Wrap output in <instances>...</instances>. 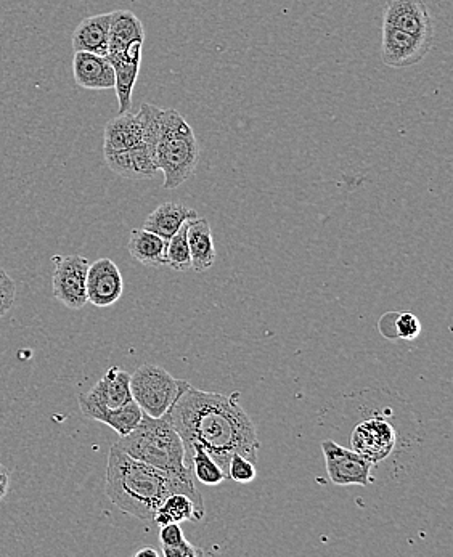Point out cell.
Returning <instances> with one entry per match:
<instances>
[{
  "label": "cell",
  "mask_w": 453,
  "mask_h": 557,
  "mask_svg": "<svg viewBox=\"0 0 453 557\" xmlns=\"http://www.w3.org/2000/svg\"><path fill=\"white\" fill-rule=\"evenodd\" d=\"M240 397V392L217 394L195 389L187 383L169 411L185 452L193 445L205 448L227 479L233 453H240L256 463L261 448L256 426L241 407Z\"/></svg>",
  "instance_id": "1"
},
{
  "label": "cell",
  "mask_w": 453,
  "mask_h": 557,
  "mask_svg": "<svg viewBox=\"0 0 453 557\" xmlns=\"http://www.w3.org/2000/svg\"><path fill=\"white\" fill-rule=\"evenodd\" d=\"M107 497L123 513L153 524L156 511L171 493H185L198 505L205 506L196 485L172 479L160 469L135 460L113 445L108 455Z\"/></svg>",
  "instance_id": "2"
},
{
  "label": "cell",
  "mask_w": 453,
  "mask_h": 557,
  "mask_svg": "<svg viewBox=\"0 0 453 557\" xmlns=\"http://www.w3.org/2000/svg\"><path fill=\"white\" fill-rule=\"evenodd\" d=\"M115 445L135 460L160 469L172 479L196 485L184 442L176 427L172 426L169 413L161 418H151L143 413L134 431L119 437Z\"/></svg>",
  "instance_id": "3"
},
{
  "label": "cell",
  "mask_w": 453,
  "mask_h": 557,
  "mask_svg": "<svg viewBox=\"0 0 453 557\" xmlns=\"http://www.w3.org/2000/svg\"><path fill=\"white\" fill-rule=\"evenodd\" d=\"M155 159L158 171L164 174L166 190H176L195 174L200 145L192 126L179 111L161 108Z\"/></svg>",
  "instance_id": "4"
},
{
  "label": "cell",
  "mask_w": 453,
  "mask_h": 557,
  "mask_svg": "<svg viewBox=\"0 0 453 557\" xmlns=\"http://www.w3.org/2000/svg\"><path fill=\"white\" fill-rule=\"evenodd\" d=\"M187 381L176 379L161 366L147 363L131 375L132 399L151 418L168 415Z\"/></svg>",
  "instance_id": "5"
},
{
  "label": "cell",
  "mask_w": 453,
  "mask_h": 557,
  "mask_svg": "<svg viewBox=\"0 0 453 557\" xmlns=\"http://www.w3.org/2000/svg\"><path fill=\"white\" fill-rule=\"evenodd\" d=\"M351 450L364 456L373 466L388 460L400 448V431L396 429L389 416L376 415L360 419L352 427Z\"/></svg>",
  "instance_id": "6"
},
{
  "label": "cell",
  "mask_w": 453,
  "mask_h": 557,
  "mask_svg": "<svg viewBox=\"0 0 453 557\" xmlns=\"http://www.w3.org/2000/svg\"><path fill=\"white\" fill-rule=\"evenodd\" d=\"M54 278L52 293L55 299L71 310H79L87 304V270L89 259L71 254V256H54Z\"/></svg>",
  "instance_id": "7"
},
{
  "label": "cell",
  "mask_w": 453,
  "mask_h": 557,
  "mask_svg": "<svg viewBox=\"0 0 453 557\" xmlns=\"http://www.w3.org/2000/svg\"><path fill=\"white\" fill-rule=\"evenodd\" d=\"M323 458H325V468L331 482L339 487L347 485H360L367 487L373 484V466L370 461L365 460L364 456L354 452L351 448L339 445L335 440H323Z\"/></svg>",
  "instance_id": "8"
},
{
  "label": "cell",
  "mask_w": 453,
  "mask_h": 557,
  "mask_svg": "<svg viewBox=\"0 0 453 557\" xmlns=\"http://www.w3.org/2000/svg\"><path fill=\"white\" fill-rule=\"evenodd\" d=\"M383 26L400 29L423 41H434V25L425 0H386Z\"/></svg>",
  "instance_id": "9"
},
{
  "label": "cell",
  "mask_w": 453,
  "mask_h": 557,
  "mask_svg": "<svg viewBox=\"0 0 453 557\" xmlns=\"http://www.w3.org/2000/svg\"><path fill=\"white\" fill-rule=\"evenodd\" d=\"M433 42L423 41L413 34L400 29L383 26L381 39V60L391 68H409L428 57Z\"/></svg>",
  "instance_id": "10"
},
{
  "label": "cell",
  "mask_w": 453,
  "mask_h": 557,
  "mask_svg": "<svg viewBox=\"0 0 453 557\" xmlns=\"http://www.w3.org/2000/svg\"><path fill=\"white\" fill-rule=\"evenodd\" d=\"M79 408H116L131 402V375L119 366H111L103 378L92 389L79 394Z\"/></svg>",
  "instance_id": "11"
},
{
  "label": "cell",
  "mask_w": 453,
  "mask_h": 557,
  "mask_svg": "<svg viewBox=\"0 0 453 557\" xmlns=\"http://www.w3.org/2000/svg\"><path fill=\"white\" fill-rule=\"evenodd\" d=\"M87 302L95 307H110L121 299L124 293L123 275L115 262L103 257L87 270Z\"/></svg>",
  "instance_id": "12"
},
{
  "label": "cell",
  "mask_w": 453,
  "mask_h": 557,
  "mask_svg": "<svg viewBox=\"0 0 453 557\" xmlns=\"http://www.w3.org/2000/svg\"><path fill=\"white\" fill-rule=\"evenodd\" d=\"M143 42H132L123 52L108 55L115 70V90L118 97L119 114L127 113L132 108V94L135 82L139 78L140 61H142Z\"/></svg>",
  "instance_id": "13"
},
{
  "label": "cell",
  "mask_w": 453,
  "mask_h": 557,
  "mask_svg": "<svg viewBox=\"0 0 453 557\" xmlns=\"http://www.w3.org/2000/svg\"><path fill=\"white\" fill-rule=\"evenodd\" d=\"M105 161H107V166L110 167L111 171L121 175L124 179H153L158 172L155 148H151L150 145H145V143L129 148V150L105 153Z\"/></svg>",
  "instance_id": "14"
},
{
  "label": "cell",
  "mask_w": 453,
  "mask_h": 557,
  "mask_svg": "<svg viewBox=\"0 0 453 557\" xmlns=\"http://www.w3.org/2000/svg\"><path fill=\"white\" fill-rule=\"evenodd\" d=\"M74 81L82 89H115V70L110 60L102 55L89 52H74Z\"/></svg>",
  "instance_id": "15"
},
{
  "label": "cell",
  "mask_w": 453,
  "mask_h": 557,
  "mask_svg": "<svg viewBox=\"0 0 453 557\" xmlns=\"http://www.w3.org/2000/svg\"><path fill=\"white\" fill-rule=\"evenodd\" d=\"M143 131H145V119L143 111L139 113H123L116 118L108 121L105 127V137H103V151L113 153V151L129 150L143 143Z\"/></svg>",
  "instance_id": "16"
},
{
  "label": "cell",
  "mask_w": 453,
  "mask_h": 557,
  "mask_svg": "<svg viewBox=\"0 0 453 557\" xmlns=\"http://www.w3.org/2000/svg\"><path fill=\"white\" fill-rule=\"evenodd\" d=\"M111 13L84 18L73 33L74 52H89L95 55H108L110 42Z\"/></svg>",
  "instance_id": "17"
},
{
  "label": "cell",
  "mask_w": 453,
  "mask_h": 557,
  "mask_svg": "<svg viewBox=\"0 0 453 557\" xmlns=\"http://www.w3.org/2000/svg\"><path fill=\"white\" fill-rule=\"evenodd\" d=\"M187 240L192 257V270L203 273L211 269L216 262V246L208 220L200 217L188 220Z\"/></svg>",
  "instance_id": "18"
},
{
  "label": "cell",
  "mask_w": 453,
  "mask_h": 557,
  "mask_svg": "<svg viewBox=\"0 0 453 557\" xmlns=\"http://www.w3.org/2000/svg\"><path fill=\"white\" fill-rule=\"evenodd\" d=\"M196 217H198V214H196L195 209L187 208L184 204L164 203L145 219L143 228L169 241L172 236L179 232V228L185 222L196 219Z\"/></svg>",
  "instance_id": "19"
},
{
  "label": "cell",
  "mask_w": 453,
  "mask_h": 557,
  "mask_svg": "<svg viewBox=\"0 0 453 557\" xmlns=\"http://www.w3.org/2000/svg\"><path fill=\"white\" fill-rule=\"evenodd\" d=\"M129 254L134 257L135 261L147 267H163L168 265V240H164L156 233L148 232L145 228L142 230H134L127 243Z\"/></svg>",
  "instance_id": "20"
},
{
  "label": "cell",
  "mask_w": 453,
  "mask_h": 557,
  "mask_svg": "<svg viewBox=\"0 0 453 557\" xmlns=\"http://www.w3.org/2000/svg\"><path fill=\"white\" fill-rule=\"evenodd\" d=\"M139 41H145V28H143L140 18H137V15L131 10L111 12L108 55L123 52L127 45Z\"/></svg>",
  "instance_id": "21"
},
{
  "label": "cell",
  "mask_w": 453,
  "mask_h": 557,
  "mask_svg": "<svg viewBox=\"0 0 453 557\" xmlns=\"http://www.w3.org/2000/svg\"><path fill=\"white\" fill-rule=\"evenodd\" d=\"M205 517V506L198 505L185 493H171L156 511L153 524H180V522H200Z\"/></svg>",
  "instance_id": "22"
},
{
  "label": "cell",
  "mask_w": 453,
  "mask_h": 557,
  "mask_svg": "<svg viewBox=\"0 0 453 557\" xmlns=\"http://www.w3.org/2000/svg\"><path fill=\"white\" fill-rule=\"evenodd\" d=\"M82 415L86 418L94 419L98 423L107 424L119 437L127 436L134 431L137 424L142 419L143 411L140 410L139 405L135 400L126 403L123 407L110 410V408H86L82 410Z\"/></svg>",
  "instance_id": "23"
},
{
  "label": "cell",
  "mask_w": 453,
  "mask_h": 557,
  "mask_svg": "<svg viewBox=\"0 0 453 557\" xmlns=\"http://www.w3.org/2000/svg\"><path fill=\"white\" fill-rule=\"evenodd\" d=\"M187 458L190 468H192L193 477L200 484L216 487V485H221L222 482L227 480V476H225L221 466L200 445H193V447L188 448Z\"/></svg>",
  "instance_id": "24"
},
{
  "label": "cell",
  "mask_w": 453,
  "mask_h": 557,
  "mask_svg": "<svg viewBox=\"0 0 453 557\" xmlns=\"http://www.w3.org/2000/svg\"><path fill=\"white\" fill-rule=\"evenodd\" d=\"M187 227L188 222H185L179 228V232L168 241V249H166L168 265L171 269L176 270V272L192 270V257H190V248H188Z\"/></svg>",
  "instance_id": "25"
},
{
  "label": "cell",
  "mask_w": 453,
  "mask_h": 557,
  "mask_svg": "<svg viewBox=\"0 0 453 557\" xmlns=\"http://www.w3.org/2000/svg\"><path fill=\"white\" fill-rule=\"evenodd\" d=\"M256 476H258V472H256L253 461H249L246 456L240 455V453H233L230 456L229 479L240 482V484H249L256 479Z\"/></svg>",
  "instance_id": "26"
},
{
  "label": "cell",
  "mask_w": 453,
  "mask_h": 557,
  "mask_svg": "<svg viewBox=\"0 0 453 557\" xmlns=\"http://www.w3.org/2000/svg\"><path fill=\"white\" fill-rule=\"evenodd\" d=\"M394 331H396L397 339L413 341L421 333L420 318L412 312H397L396 318H394Z\"/></svg>",
  "instance_id": "27"
},
{
  "label": "cell",
  "mask_w": 453,
  "mask_h": 557,
  "mask_svg": "<svg viewBox=\"0 0 453 557\" xmlns=\"http://www.w3.org/2000/svg\"><path fill=\"white\" fill-rule=\"evenodd\" d=\"M15 297H17L15 281L0 267V318L9 314V310L15 304Z\"/></svg>",
  "instance_id": "28"
},
{
  "label": "cell",
  "mask_w": 453,
  "mask_h": 557,
  "mask_svg": "<svg viewBox=\"0 0 453 557\" xmlns=\"http://www.w3.org/2000/svg\"><path fill=\"white\" fill-rule=\"evenodd\" d=\"M160 541L164 551V549L177 548L184 541H187V538H185L184 530H182L180 524H166L161 525Z\"/></svg>",
  "instance_id": "29"
},
{
  "label": "cell",
  "mask_w": 453,
  "mask_h": 557,
  "mask_svg": "<svg viewBox=\"0 0 453 557\" xmlns=\"http://www.w3.org/2000/svg\"><path fill=\"white\" fill-rule=\"evenodd\" d=\"M161 554H163L164 557H198L203 556L205 553H203L201 549L196 548V546H193L192 543L184 541V543L177 546V548L164 549Z\"/></svg>",
  "instance_id": "30"
},
{
  "label": "cell",
  "mask_w": 453,
  "mask_h": 557,
  "mask_svg": "<svg viewBox=\"0 0 453 557\" xmlns=\"http://www.w3.org/2000/svg\"><path fill=\"white\" fill-rule=\"evenodd\" d=\"M397 312H388L380 318L378 322V330L383 334L384 338L389 339V341H397L396 331H394V318H396Z\"/></svg>",
  "instance_id": "31"
},
{
  "label": "cell",
  "mask_w": 453,
  "mask_h": 557,
  "mask_svg": "<svg viewBox=\"0 0 453 557\" xmlns=\"http://www.w3.org/2000/svg\"><path fill=\"white\" fill-rule=\"evenodd\" d=\"M10 472L5 468L4 464H0V501L4 500L9 493Z\"/></svg>",
  "instance_id": "32"
},
{
  "label": "cell",
  "mask_w": 453,
  "mask_h": 557,
  "mask_svg": "<svg viewBox=\"0 0 453 557\" xmlns=\"http://www.w3.org/2000/svg\"><path fill=\"white\" fill-rule=\"evenodd\" d=\"M158 557L160 556V553H158V551H156V549L153 548H143L140 549V551H137V553H135V557Z\"/></svg>",
  "instance_id": "33"
}]
</instances>
